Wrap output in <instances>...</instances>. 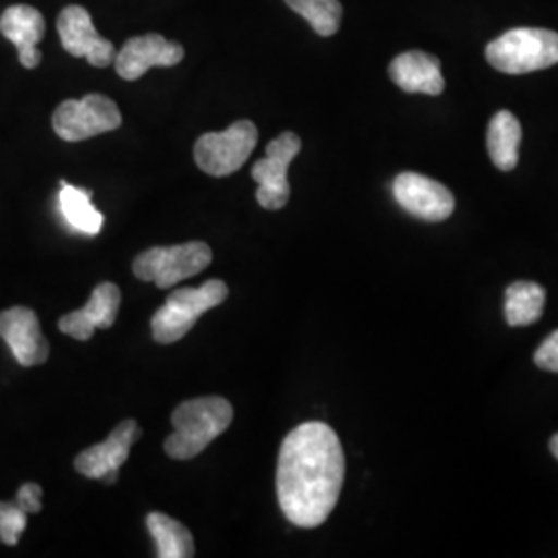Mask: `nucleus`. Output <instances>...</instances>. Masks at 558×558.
<instances>
[{
    "label": "nucleus",
    "instance_id": "obj_15",
    "mask_svg": "<svg viewBox=\"0 0 558 558\" xmlns=\"http://www.w3.org/2000/svg\"><path fill=\"white\" fill-rule=\"evenodd\" d=\"M0 34L15 44L21 66L36 69L41 62L40 44L46 34V21L38 9L29 4H13L0 17Z\"/></svg>",
    "mask_w": 558,
    "mask_h": 558
},
{
    "label": "nucleus",
    "instance_id": "obj_17",
    "mask_svg": "<svg viewBox=\"0 0 558 558\" xmlns=\"http://www.w3.org/2000/svg\"><path fill=\"white\" fill-rule=\"evenodd\" d=\"M486 145L490 160L500 172H511L518 168L521 124L513 112L500 110L490 119Z\"/></svg>",
    "mask_w": 558,
    "mask_h": 558
},
{
    "label": "nucleus",
    "instance_id": "obj_3",
    "mask_svg": "<svg viewBox=\"0 0 558 558\" xmlns=\"http://www.w3.org/2000/svg\"><path fill=\"white\" fill-rule=\"evenodd\" d=\"M486 59L507 75H525L550 69L558 62V34L536 27L505 32L486 46Z\"/></svg>",
    "mask_w": 558,
    "mask_h": 558
},
{
    "label": "nucleus",
    "instance_id": "obj_23",
    "mask_svg": "<svg viewBox=\"0 0 558 558\" xmlns=\"http://www.w3.org/2000/svg\"><path fill=\"white\" fill-rule=\"evenodd\" d=\"M534 362L542 371L558 373V329L553 331L534 354Z\"/></svg>",
    "mask_w": 558,
    "mask_h": 558
},
{
    "label": "nucleus",
    "instance_id": "obj_14",
    "mask_svg": "<svg viewBox=\"0 0 558 558\" xmlns=\"http://www.w3.org/2000/svg\"><path fill=\"white\" fill-rule=\"evenodd\" d=\"M120 299L119 286L104 281L81 311L69 313L59 320L60 331L80 341H87L96 333V329H110L119 315Z\"/></svg>",
    "mask_w": 558,
    "mask_h": 558
},
{
    "label": "nucleus",
    "instance_id": "obj_5",
    "mask_svg": "<svg viewBox=\"0 0 558 558\" xmlns=\"http://www.w3.org/2000/svg\"><path fill=\"white\" fill-rule=\"evenodd\" d=\"M214 259L209 244L186 242L177 246H154L143 251L133 263V274L141 281H151L161 290L193 278Z\"/></svg>",
    "mask_w": 558,
    "mask_h": 558
},
{
    "label": "nucleus",
    "instance_id": "obj_19",
    "mask_svg": "<svg viewBox=\"0 0 558 558\" xmlns=\"http://www.w3.org/2000/svg\"><path fill=\"white\" fill-rule=\"evenodd\" d=\"M546 292L536 281H515L505 292V320L511 327H525L542 317Z\"/></svg>",
    "mask_w": 558,
    "mask_h": 558
},
{
    "label": "nucleus",
    "instance_id": "obj_12",
    "mask_svg": "<svg viewBox=\"0 0 558 558\" xmlns=\"http://www.w3.org/2000/svg\"><path fill=\"white\" fill-rule=\"evenodd\" d=\"M182 59L184 48L179 41L166 40L161 34H147L126 41L114 59V66L122 80L137 81L154 66H174Z\"/></svg>",
    "mask_w": 558,
    "mask_h": 558
},
{
    "label": "nucleus",
    "instance_id": "obj_24",
    "mask_svg": "<svg viewBox=\"0 0 558 558\" xmlns=\"http://www.w3.org/2000/svg\"><path fill=\"white\" fill-rule=\"evenodd\" d=\"M15 502L21 509L29 515V513H38L41 511V488L36 482H25L17 490V499Z\"/></svg>",
    "mask_w": 558,
    "mask_h": 558
},
{
    "label": "nucleus",
    "instance_id": "obj_1",
    "mask_svg": "<svg viewBox=\"0 0 558 558\" xmlns=\"http://www.w3.org/2000/svg\"><path fill=\"white\" fill-rule=\"evenodd\" d=\"M345 478L341 442L325 422L296 426L279 449L278 488L281 513L296 527H319L338 505Z\"/></svg>",
    "mask_w": 558,
    "mask_h": 558
},
{
    "label": "nucleus",
    "instance_id": "obj_9",
    "mask_svg": "<svg viewBox=\"0 0 558 558\" xmlns=\"http://www.w3.org/2000/svg\"><path fill=\"white\" fill-rule=\"evenodd\" d=\"M393 197L401 209L418 220H449L456 211L453 193L437 180L416 172H403L393 180Z\"/></svg>",
    "mask_w": 558,
    "mask_h": 558
},
{
    "label": "nucleus",
    "instance_id": "obj_20",
    "mask_svg": "<svg viewBox=\"0 0 558 558\" xmlns=\"http://www.w3.org/2000/svg\"><path fill=\"white\" fill-rule=\"evenodd\" d=\"M147 530L156 542L160 558H189L195 555V542L191 532L177 521L163 513L147 515Z\"/></svg>",
    "mask_w": 558,
    "mask_h": 558
},
{
    "label": "nucleus",
    "instance_id": "obj_18",
    "mask_svg": "<svg viewBox=\"0 0 558 558\" xmlns=\"http://www.w3.org/2000/svg\"><path fill=\"white\" fill-rule=\"evenodd\" d=\"M60 214L66 223L81 234L96 236L104 226V216L92 203V191L80 186H71L66 182L60 184Z\"/></svg>",
    "mask_w": 558,
    "mask_h": 558
},
{
    "label": "nucleus",
    "instance_id": "obj_4",
    "mask_svg": "<svg viewBox=\"0 0 558 558\" xmlns=\"http://www.w3.org/2000/svg\"><path fill=\"white\" fill-rule=\"evenodd\" d=\"M228 299V286L221 279H209L199 288H179L151 319V333L158 343H174L184 338L207 311Z\"/></svg>",
    "mask_w": 558,
    "mask_h": 558
},
{
    "label": "nucleus",
    "instance_id": "obj_11",
    "mask_svg": "<svg viewBox=\"0 0 558 558\" xmlns=\"http://www.w3.org/2000/svg\"><path fill=\"white\" fill-rule=\"evenodd\" d=\"M141 439V426L135 420H124L110 433V437L85 449L75 459V470L85 478L101 480L104 484H114L119 470L129 459L131 447Z\"/></svg>",
    "mask_w": 558,
    "mask_h": 558
},
{
    "label": "nucleus",
    "instance_id": "obj_21",
    "mask_svg": "<svg viewBox=\"0 0 558 558\" xmlns=\"http://www.w3.org/2000/svg\"><path fill=\"white\" fill-rule=\"evenodd\" d=\"M286 4L308 21L323 38L338 34L343 15L339 0H286Z\"/></svg>",
    "mask_w": 558,
    "mask_h": 558
},
{
    "label": "nucleus",
    "instance_id": "obj_22",
    "mask_svg": "<svg viewBox=\"0 0 558 558\" xmlns=\"http://www.w3.org/2000/svg\"><path fill=\"white\" fill-rule=\"evenodd\" d=\"M25 527H27V513L21 509L20 505L0 500V542L7 546H15Z\"/></svg>",
    "mask_w": 558,
    "mask_h": 558
},
{
    "label": "nucleus",
    "instance_id": "obj_10",
    "mask_svg": "<svg viewBox=\"0 0 558 558\" xmlns=\"http://www.w3.org/2000/svg\"><path fill=\"white\" fill-rule=\"evenodd\" d=\"M62 48L77 59H87L92 66H110L117 59V50L112 41L104 40L94 27L92 15L80 7L71 4L62 9L57 21Z\"/></svg>",
    "mask_w": 558,
    "mask_h": 558
},
{
    "label": "nucleus",
    "instance_id": "obj_6",
    "mask_svg": "<svg viewBox=\"0 0 558 558\" xmlns=\"http://www.w3.org/2000/svg\"><path fill=\"white\" fill-rule=\"evenodd\" d=\"M259 133L251 120H239L221 133H205L195 143V161L209 177H230L257 147Z\"/></svg>",
    "mask_w": 558,
    "mask_h": 558
},
{
    "label": "nucleus",
    "instance_id": "obj_13",
    "mask_svg": "<svg viewBox=\"0 0 558 558\" xmlns=\"http://www.w3.org/2000/svg\"><path fill=\"white\" fill-rule=\"evenodd\" d=\"M0 338L7 341L21 366H38L48 360L50 345L32 308L13 306L0 313Z\"/></svg>",
    "mask_w": 558,
    "mask_h": 558
},
{
    "label": "nucleus",
    "instance_id": "obj_16",
    "mask_svg": "<svg viewBox=\"0 0 558 558\" xmlns=\"http://www.w3.org/2000/svg\"><path fill=\"white\" fill-rule=\"evenodd\" d=\"M389 77L405 94L440 96L445 92L439 59L420 50H410L396 57L389 64Z\"/></svg>",
    "mask_w": 558,
    "mask_h": 558
},
{
    "label": "nucleus",
    "instance_id": "obj_2",
    "mask_svg": "<svg viewBox=\"0 0 558 558\" xmlns=\"http://www.w3.org/2000/svg\"><path fill=\"white\" fill-rule=\"evenodd\" d=\"M234 410L223 398H197L182 401L172 414L174 433L163 442L172 459L186 461L197 458L211 440L218 439L232 424Z\"/></svg>",
    "mask_w": 558,
    "mask_h": 558
},
{
    "label": "nucleus",
    "instance_id": "obj_8",
    "mask_svg": "<svg viewBox=\"0 0 558 558\" xmlns=\"http://www.w3.org/2000/svg\"><path fill=\"white\" fill-rule=\"evenodd\" d=\"M302 141L296 133L286 131L267 145V156L253 166V179L259 184L257 201L263 209L278 211L290 199L288 168L300 154Z\"/></svg>",
    "mask_w": 558,
    "mask_h": 558
},
{
    "label": "nucleus",
    "instance_id": "obj_25",
    "mask_svg": "<svg viewBox=\"0 0 558 558\" xmlns=\"http://www.w3.org/2000/svg\"><path fill=\"white\" fill-rule=\"evenodd\" d=\"M550 453H553L558 461V433L557 435H553V439H550Z\"/></svg>",
    "mask_w": 558,
    "mask_h": 558
},
{
    "label": "nucleus",
    "instance_id": "obj_7",
    "mask_svg": "<svg viewBox=\"0 0 558 558\" xmlns=\"http://www.w3.org/2000/svg\"><path fill=\"white\" fill-rule=\"evenodd\" d=\"M120 124L122 117L119 106L101 94H89L81 100L62 101L52 117L54 133L69 143L117 131Z\"/></svg>",
    "mask_w": 558,
    "mask_h": 558
}]
</instances>
